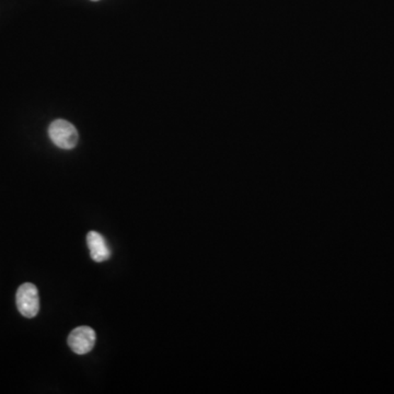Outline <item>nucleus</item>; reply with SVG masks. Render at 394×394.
Masks as SVG:
<instances>
[{"instance_id": "f257e3e1", "label": "nucleus", "mask_w": 394, "mask_h": 394, "mask_svg": "<svg viewBox=\"0 0 394 394\" xmlns=\"http://www.w3.org/2000/svg\"><path fill=\"white\" fill-rule=\"evenodd\" d=\"M48 135L52 142L62 150H72L78 142V130L72 123L65 120H56L48 128Z\"/></svg>"}, {"instance_id": "f03ea898", "label": "nucleus", "mask_w": 394, "mask_h": 394, "mask_svg": "<svg viewBox=\"0 0 394 394\" xmlns=\"http://www.w3.org/2000/svg\"><path fill=\"white\" fill-rule=\"evenodd\" d=\"M16 301H17L18 310L23 317L31 319L39 313V291L36 288L35 285L31 284V283L22 284L18 289Z\"/></svg>"}, {"instance_id": "7ed1b4c3", "label": "nucleus", "mask_w": 394, "mask_h": 394, "mask_svg": "<svg viewBox=\"0 0 394 394\" xmlns=\"http://www.w3.org/2000/svg\"><path fill=\"white\" fill-rule=\"evenodd\" d=\"M96 341V332L90 327H76L68 337V345L78 355H84L91 351Z\"/></svg>"}, {"instance_id": "20e7f679", "label": "nucleus", "mask_w": 394, "mask_h": 394, "mask_svg": "<svg viewBox=\"0 0 394 394\" xmlns=\"http://www.w3.org/2000/svg\"><path fill=\"white\" fill-rule=\"evenodd\" d=\"M88 247H89L90 255L94 262H103L108 260L111 257V250L108 248L106 239L96 232V231H90L87 236Z\"/></svg>"}, {"instance_id": "39448f33", "label": "nucleus", "mask_w": 394, "mask_h": 394, "mask_svg": "<svg viewBox=\"0 0 394 394\" xmlns=\"http://www.w3.org/2000/svg\"><path fill=\"white\" fill-rule=\"evenodd\" d=\"M92 1H98V0H92Z\"/></svg>"}]
</instances>
